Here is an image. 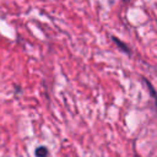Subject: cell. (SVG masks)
<instances>
[{
  "mask_svg": "<svg viewBox=\"0 0 157 157\" xmlns=\"http://www.w3.org/2000/svg\"><path fill=\"white\" fill-rule=\"evenodd\" d=\"M113 40H114V43L120 48V50H123L124 53H126V54H130V49L128 48V45L125 44V43H123L121 40H119L118 38H115V37H113Z\"/></svg>",
  "mask_w": 157,
  "mask_h": 157,
  "instance_id": "obj_2",
  "label": "cell"
},
{
  "mask_svg": "<svg viewBox=\"0 0 157 157\" xmlns=\"http://www.w3.org/2000/svg\"><path fill=\"white\" fill-rule=\"evenodd\" d=\"M144 82L146 83V86H147V90H148V92H150V94L153 97V99H155V105L157 107V93H156V91H155V88H153V86L146 80V78H144Z\"/></svg>",
  "mask_w": 157,
  "mask_h": 157,
  "instance_id": "obj_1",
  "label": "cell"
},
{
  "mask_svg": "<svg viewBox=\"0 0 157 157\" xmlns=\"http://www.w3.org/2000/svg\"><path fill=\"white\" fill-rule=\"evenodd\" d=\"M36 155H37L38 157H47V155H48V150H47L44 146H42V147L37 148Z\"/></svg>",
  "mask_w": 157,
  "mask_h": 157,
  "instance_id": "obj_3",
  "label": "cell"
}]
</instances>
